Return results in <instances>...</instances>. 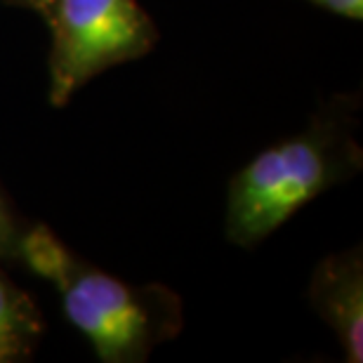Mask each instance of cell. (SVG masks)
I'll return each instance as SVG.
<instances>
[{"instance_id":"6da1fadb","label":"cell","mask_w":363,"mask_h":363,"mask_svg":"<svg viewBox=\"0 0 363 363\" xmlns=\"http://www.w3.org/2000/svg\"><path fill=\"white\" fill-rule=\"evenodd\" d=\"M359 92L333 94L300 133L259 151L234 172L224 208V236L231 245L257 248L307 203L359 175Z\"/></svg>"},{"instance_id":"8992f818","label":"cell","mask_w":363,"mask_h":363,"mask_svg":"<svg viewBox=\"0 0 363 363\" xmlns=\"http://www.w3.org/2000/svg\"><path fill=\"white\" fill-rule=\"evenodd\" d=\"M78 259L81 257L52 229H48L40 222H28L26 229L21 231L14 264L24 267L26 272L35 274L38 279L57 286L64 276L74 269Z\"/></svg>"},{"instance_id":"5b68a950","label":"cell","mask_w":363,"mask_h":363,"mask_svg":"<svg viewBox=\"0 0 363 363\" xmlns=\"http://www.w3.org/2000/svg\"><path fill=\"white\" fill-rule=\"evenodd\" d=\"M45 335L40 307L5 274L0 262V363H24L35 357Z\"/></svg>"},{"instance_id":"9c48e42d","label":"cell","mask_w":363,"mask_h":363,"mask_svg":"<svg viewBox=\"0 0 363 363\" xmlns=\"http://www.w3.org/2000/svg\"><path fill=\"white\" fill-rule=\"evenodd\" d=\"M5 5H12V7H19V10H28V12H35L38 17H43L50 5V0H3Z\"/></svg>"},{"instance_id":"ba28073f","label":"cell","mask_w":363,"mask_h":363,"mask_svg":"<svg viewBox=\"0 0 363 363\" xmlns=\"http://www.w3.org/2000/svg\"><path fill=\"white\" fill-rule=\"evenodd\" d=\"M318 10H325L335 17L350 19V21H361L363 19V0H307Z\"/></svg>"},{"instance_id":"277c9868","label":"cell","mask_w":363,"mask_h":363,"mask_svg":"<svg viewBox=\"0 0 363 363\" xmlns=\"http://www.w3.org/2000/svg\"><path fill=\"white\" fill-rule=\"evenodd\" d=\"M309 302L333 330L347 363L363 361V252L361 245L330 252L314 267Z\"/></svg>"},{"instance_id":"7a4b0ae2","label":"cell","mask_w":363,"mask_h":363,"mask_svg":"<svg viewBox=\"0 0 363 363\" xmlns=\"http://www.w3.org/2000/svg\"><path fill=\"white\" fill-rule=\"evenodd\" d=\"M64 318L101 363H144L184 328V300L163 283H128L81 257L57 283Z\"/></svg>"},{"instance_id":"52a82bcc","label":"cell","mask_w":363,"mask_h":363,"mask_svg":"<svg viewBox=\"0 0 363 363\" xmlns=\"http://www.w3.org/2000/svg\"><path fill=\"white\" fill-rule=\"evenodd\" d=\"M28 220H24L10 199L5 196L3 186H0V262L3 264H14L17 257V245L21 238V231L26 229Z\"/></svg>"},{"instance_id":"3957f363","label":"cell","mask_w":363,"mask_h":363,"mask_svg":"<svg viewBox=\"0 0 363 363\" xmlns=\"http://www.w3.org/2000/svg\"><path fill=\"white\" fill-rule=\"evenodd\" d=\"M48 99L67 106L104 71L147 57L156 48L158 26L137 0H50Z\"/></svg>"}]
</instances>
